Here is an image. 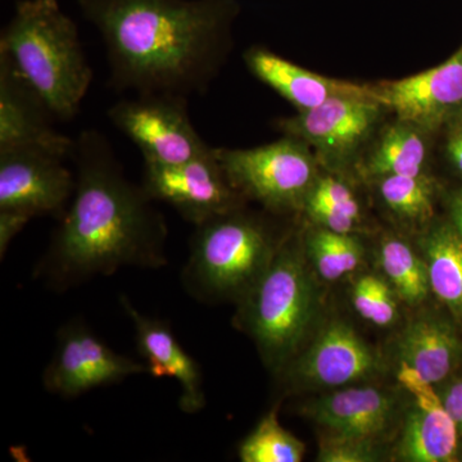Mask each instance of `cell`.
<instances>
[{
	"instance_id": "1",
	"label": "cell",
	"mask_w": 462,
	"mask_h": 462,
	"mask_svg": "<svg viewBox=\"0 0 462 462\" xmlns=\"http://www.w3.org/2000/svg\"><path fill=\"white\" fill-rule=\"evenodd\" d=\"M106 48L109 88L207 93L234 48L239 0H78Z\"/></svg>"
},
{
	"instance_id": "12",
	"label": "cell",
	"mask_w": 462,
	"mask_h": 462,
	"mask_svg": "<svg viewBox=\"0 0 462 462\" xmlns=\"http://www.w3.org/2000/svg\"><path fill=\"white\" fill-rule=\"evenodd\" d=\"M376 99L397 118L436 132L462 111V45L442 65L420 74L374 85Z\"/></svg>"
},
{
	"instance_id": "16",
	"label": "cell",
	"mask_w": 462,
	"mask_h": 462,
	"mask_svg": "<svg viewBox=\"0 0 462 462\" xmlns=\"http://www.w3.org/2000/svg\"><path fill=\"white\" fill-rule=\"evenodd\" d=\"M125 314L135 328L136 346L153 378H172L180 384L179 407L187 413L199 412L206 406L203 375L199 364L176 339L170 322L148 318L139 312L129 298L121 297Z\"/></svg>"
},
{
	"instance_id": "7",
	"label": "cell",
	"mask_w": 462,
	"mask_h": 462,
	"mask_svg": "<svg viewBox=\"0 0 462 462\" xmlns=\"http://www.w3.org/2000/svg\"><path fill=\"white\" fill-rule=\"evenodd\" d=\"M108 118L142 152L144 162L178 165L214 148L191 123L185 97L136 94V98L115 103Z\"/></svg>"
},
{
	"instance_id": "13",
	"label": "cell",
	"mask_w": 462,
	"mask_h": 462,
	"mask_svg": "<svg viewBox=\"0 0 462 462\" xmlns=\"http://www.w3.org/2000/svg\"><path fill=\"white\" fill-rule=\"evenodd\" d=\"M53 120L41 97L0 56V151L36 148L65 160L71 157L75 139L58 133Z\"/></svg>"
},
{
	"instance_id": "5",
	"label": "cell",
	"mask_w": 462,
	"mask_h": 462,
	"mask_svg": "<svg viewBox=\"0 0 462 462\" xmlns=\"http://www.w3.org/2000/svg\"><path fill=\"white\" fill-rule=\"evenodd\" d=\"M242 300L240 327L251 334L263 360L282 369L296 354L315 312L314 284L300 251L282 245Z\"/></svg>"
},
{
	"instance_id": "29",
	"label": "cell",
	"mask_w": 462,
	"mask_h": 462,
	"mask_svg": "<svg viewBox=\"0 0 462 462\" xmlns=\"http://www.w3.org/2000/svg\"><path fill=\"white\" fill-rule=\"evenodd\" d=\"M32 216L14 209H0V256L5 257L9 245L32 220Z\"/></svg>"
},
{
	"instance_id": "2",
	"label": "cell",
	"mask_w": 462,
	"mask_h": 462,
	"mask_svg": "<svg viewBox=\"0 0 462 462\" xmlns=\"http://www.w3.org/2000/svg\"><path fill=\"white\" fill-rule=\"evenodd\" d=\"M69 158L75 166L74 197L58 220L35 278L65 291L123 267L165 266V217L143 185L126 178L108 139L84 130Z\"/></svg>"
},
{
	"instance_id": "24",
	"label": "cell",
	"mask_w": 462,
	"mask_h": 462,
	"mask_svg": "<svg viewBox=\"0 0 462 462\" xmlns=\"http://www.w3.org/2000/svg\"><path fill=\"white\" fill-rule=\"evenodd\" d=\"M306 252L324 281H338L357 269L364 249L351 234L336 233L319 226L306 236Z\"/></svg>"
},
{
	"instance_id": "27",
	"label": "cell",
	"mask_w": 462,
	"mask_h": 462,
	"mask_svg": "<svg viewBox=\"0 0 462 462\" xmlns=\"http://www.w3.org/2000/svg\"><path fill=\"white\" fill-rule=\"evenodd\" d=\"M352 303L357 314L378 327H389L398 316L394 291L378 276L365 275L355 282Z\"/></svg>"
},
{
	"instance_id": "30",
	"label": "cell",
	"mask_w": 462,
	"mask_h": 462,
	"mask_svg": "<svg viewBox=\"0 0 462 462\" xmlns=\"http://www.w3.org/2000/svg\"><path fill=\"white\" fill-rule=\"evenodd\" d=\"M438 394L462 437V378L449 380Z\"/></svg>"
},
{
	"instance_id": "10",
	"label": "cell",
	"mask_w": 462,
	"mask_h": 462,
	"mask_svg": "<svg viewBox=\"0 0 462 462\" xmlns=\"http://www.w3.org/2000/svg\"><path fill=\"white\" fill-rule=\"evenodd\" d=\"M143 373H148L147 365L117 354L87 325L69 322L58 331L56 352L42 374V384L51 393L74 398Z\"/></svg>"
},
{
	"instance_id": "17",
	"label": "cell",
	"mask_w": 462,
	"mask_h": 462,
	"mask_svg": "<svg viewBox=\"0 0 462 462\" xmlns=\"http://www.w3.org/2000/svg\"><path fill=\"white\" fill-rule=\"evenodd\" d=\"M243 60L254 78L291 102L298 111H309L334 98L376 99L374 85L316 74L261 45L248 48Z\"/></svg>"
},
{
	"instance_id": "4",
	"label": "cell",
	"mask_w": 462,
	"mask_h": 462,
	"mask_svg": "<svg viewBox=\"0 0 462 462\" xmlns=\"http://www.w3.org/2000/svg\"><path fill=\"white\" fill-rule=\"evenodd\" d=\"M194 227L180 279L200 303L243 298L282 247L266 223L243 207Z\"/></svg>"
},
{
	"instance_id": "33",
	"label": "cell",
	"mask_w": 462,
	"mask_h": 462,
	"mask_svg": "<svg viewBox=\"0 0 462 462\" xmlns=\"http://www.w3.org/2000/svg\"><path fill=\"white\" fill-rule=\"evenodd\" d=\"M455 127L452 130L451 135H449L448 142L454 143V144L462 148V121H458L457 118H455Z\"/></svg>"
},
{
	"instance_id": "20",
	"label": "cell",
	"mask_w": 462,
	"mask_h": 462,
	"mask_svg": "<svg viewBox=\"0 0 462 462\" xmlns=\"http://www.w3.org/2000/svg\"><path fill=\"white\" fill-rule=\"evenodd\" d=\"M428 134L418 125L397 118L383 130L365 158L361 166L365 176L379 180L385 176L424 173L430 156Z\"/></svg>"
},
{
	"instance_id": "34",
	"label": "cell",
	"mask_w": 462,
	"mask_h": 462,
	"mask_svg": "<svg viewBox=\"0 0 462 462\" xmlns=\"http://www.w3.org/2000/svg\"><path fill=\"white\" fill-rule=\"evenodd\" d=\"M462 438V437H460ZM456 461H462V440L458 442L457 455H456Z\"/></svg>"
},
{
	"instance_id": "23",
	"label": "cell",
	"mask_w": 462,
	"mask_h": 462,
	"mask_svg": "<svg viewBox=\"0 0 462 462\" xmlns=\"http://www.w3.org/2000/svg\"><path fill=\"white\" fill-rule=\"evenodd\" d=\"M379 260L392 287L404 302L411 306L419 305L430 293L427 263L402 240H383Z\"/></svg>"
},
{
	"instance_id": "3",
	"label": "cell",
	"mask_w": 462,
	"mask_h": 462,
	"mask_svg": "<svg viewBox=\"0 0 462 462\" xmlns=\"http://www.w3.org/2000/svg\"><path fill=\"white\" fill-rule=\"evenodd\" d=\"M0 56L41 97L58 121L74 120L93 83L74 18L58 0H16L0 32Z\"/></svg>"
},
{
	"instance_id": "8",
	"label": "cell",
	"mask_w": 462,
	"mask_h": 462,
	"mask_svg": "<svg viewBox=\"0 0 462 462\" xmlns=\"http://www.w3.org/2000/svg\"><path fill=\"white\" fill-rule=\"evenodd\" d=\"M384 106L372 98H334L297 116L281 118L275 126L282 135L300 139L315 149L320 166L346 170L372 138Z\"/></svg>"
},
{
	"instance_id": "26",
	"label": "cell",
	"mask_w": 462,
	"mask_h": 462,
	"mask_svg": "<svg viewBox=\"0 0 462 462\" xmlns=\"http://www.w3.org/2000/svg\"><path fill=\"white\" fill-rule=\"evenodd\" d=\"M379 191L391 211L403 220L425 223L433 215L434 185L427 175L379 179Z\"/></svg>"
},
{
	"instance_id": "21",
	"label": "cell",
	"mask_w": 462,
	"mask_h": 462,
	"mask_svg": "<svg viewBox=\"0 0 462 462\" xmlns=\"http://www.w3.org/2000/svg\"><path fill=\"white\" fill-rule=\"evenodd\" d=\"M430 288L449 311L462 318V236L452 225H438L421 240Z\"/></svg>"
},
{
	"instance_id": "32",
	"label": "cell",
	"mask_w": 462,
	"mask_h": 462,
	"mask_svg": "<svg viewBox=\"0 0 462 462\" xmlns=\"http://www.w3.org/2000/svg\"><path fill=\"white\" fill-rule=\"evenodd\" d=\"M447 149H448L449 157H451V161L454 162L456 169L462 172V148L454 144V143L448 142Z\"/></svg>"
},
{
	"instance_id": "9",
	"label": "cell",
	"mask_w": 462,
	"mask_h": 462,
	"mask_svg": "<svg viewBox=\"0 0 462 462\" xmlns=\"http://www.w3.org/2000/svg\"><path fill=\"white\" fill-rule=\"evenodd\" d=\"M142 185L152 199L171 206L194 226L245 202L227 180L215 148L178 165L144 162Z\"/></svg>"
},
{
	"instance_id": "25",
	"label": "cell",
	"mask_w": 462,
	"mask_h": 462,
	"mask_svg": "<svg viewBox=\"0 0 462 462\" xmlns=\"http://www.w3.org/2000/svg\"><path fill=\"white\" fill-rule=\"evenodd\" d=\"M305 451L306 446L282 427L275 407L240 443L239 458L243 462H300Z\"/></svg>"
},
{
	"instance_id": "22",
	"label": "cell",
	"mask_w": 462,
	"mask_h": 462,
	"mask_svg": "<svg viewBox=\"0 0 462 462\" xmlns=\"http://www.w3.org/2000/svg\"><path fill=\"white\" fill-rule=\"evenodd\" d=\"M318 226L351 234L361 223V207L351 188L336 176L319 178L303 205Z\"/></svg>"
},
{
	"instance_id": "6",
	"label": "cell",
	"mask_w": 462,
	"mask_h": 462,
	"mask_svg": "<svg viewBox=\"0 0 462 462\" xmlns=\"http://www.w3.org/2000/svg\"><path fill=\"white\" fill-rule=\"evenodd\" d=\"M215 153L231 187L272 214L303 209L320 178L311 148L291 136L254 148H215Z\"/></svg>"
},
{
	"instance_id": "15",
	"label": "cell",
	"mask_w": 462,
	"mask_h": 462,
	"mask_svg": "<svg viewBox=\"0 0 462 462\" xmlns=\"http://www.w3.org/2000/svg\"><path fill=\"white\" fill-rule=\"evenodd\" d=\"M398 378L415 402L404 418L397 457L409 462L456 461L460 434L436 389L403 367Z\"/></svg>"
},
{
	"instance_id": "31",
	"label": "cell",
	"mask_w": 462,
	"mask_h": 462,
	"mask_svg": "<svg viewBox=\"0 0 462 462\" xmlns=\"http://www.w3.org/2000/svg\"><path fill=\"white\" fill-rule=\"evenodd\" d=\"M452 224L462 236V190L458 191L451 203Z\"/></svg>"
},
{
	"instance_id": "14",
	"label": "cell",
	"mask_w": 462,
	"mask_h": 462,
	"mask_svg": "<svg viewBox=\"0 0 462 462\" xmlns=\"http://www.w3.org/2000/svg\"><path fill=\"white\" fill-rule=\"evenodd\" d=\"M378 357L345 322L333 321L288 369L291 382L340 387L366 379L378 370Z\"/></svg>"
},
{
	"instance_id": "28",
	"label": "cell",
	"mask_w": 462,
	"mask_h": 462,
	"mask_svg": "<svg viewBox=\"0 0 462 462\" xmlns=\"http://www.w3.org/2000/svg\"><path fill=\"white\" fill-rule=\"evenodd\" d=\"M379 460L375 440L331 436L321 443L318 461L373 462Z\"/></svg>"
},
{
	"instance_id": "19",
	"label": "cell",
	"mask_w": 462,
	"mask_h": 462,
	"mask_svg": "<svg viewBox=\"0 0 462 462\" xmlns=\"http://www.w3.org/2000/svg\"><path fill=\"white\" fill-rule=\"evenodd\" d=\"M400 367L418 378L438 384L445 382L460 363L462 342L451 322L437 316L413 320L398 340Z\"/></svg>"
},
{
	"instance_id": "11",
	"label": "cell",
	"mask_w": 462,
	"mask_h": 462,
	"mask_svg": "<svg viewBox=\"0 0 462 462\" xmlns=\"http://www.w3.org/2000/svg\"><path fill=\"white\" fill-rule=\"evenodd\" d=\"M65 158L36 148L0 151V209L60 220L74 197L76 178Z\"/></svg>"
},
{
	"instance_id": "18",
	"label": "cell",
	"mask_w": 462,
	"mask_h": 462,
	"mask_svg": "<svg viewBox=\"0 0 462 462\" xmlns=\"http://www.w3.org/2000/svg\"><path fill=\"white\" fill-rule=\"evenodd\" d=\"M305 413L333 436L375 440L391 425L394 400L378 388H346L312 401Z\"/></svg>"
}]
</instances>
